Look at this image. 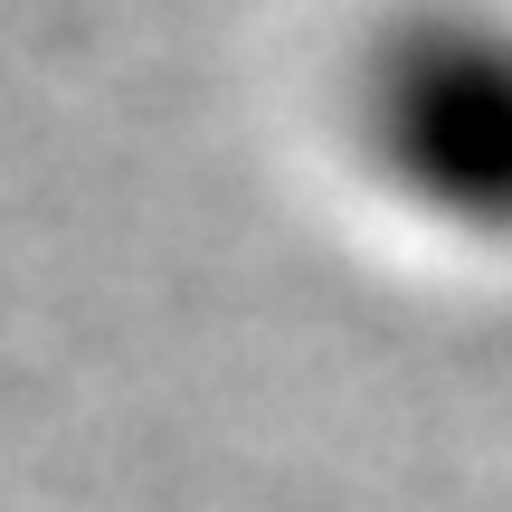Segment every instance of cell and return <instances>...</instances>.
I'll return each mask as SVG.
<instances>
[{
    "label": "cell",
    "mask_w": 512,
    "mask_h": 512,
    "mask_svg": "<svg viewBox=\"0 0 512 512\" xmlns=\"http://www.w3.org/2000/svg\"><path fill=\"white\" fill-rule=\"evenodd\" d=\"M351 143L389 200L456 238H512V19L399 10L351 67Z\"/></svg>",
    "instance_id": "cell-1"
}]
</instances>
